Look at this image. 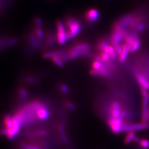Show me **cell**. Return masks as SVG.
Returning a JSON list of instances; mask_svg holds the SVG:
<instances>
[{"label":"cell","mask_w":149,"mask_h":149,"mask_svg":"<svg viewBox=\"0 0 149 149\" xmlns=\"http://www.w3.org/2000/svg\"><path fill=\"white\" fill-rule=\"evenodd\" d=\"M63 23L66 31L67 41L74 38L82 30V24L75 17H67L63 21Z\"/></svg>","instance_id":"cell-3"},{"label":"cell","mask_w":149,"mask_h":149,"mask_svg":"<svg viewBox=\"0 0 149 149\" xmlns=\"http://www.w3.org/2000/svg\"><path fill=\"white\" fill-rule=\"evenodd\" d=\"M103 61H96V60H94V61L92 63L91 65V70H98L100 69H101V67L103 65Z\"/></svg>","instance_id":"cell-21"},{"label":"cell","mask_w":149,"mask_h":149,"mask_svg":"<svg viewBox=\"0 0 149 149\" xmlns=\"http://www.w3.org/2000/svg\"><path fill=\"white\" fill-rule=\"evenodd\" d=\"M22 125L14 115L7 114L2 119L1 133L9 139H13L18 135Z\"/></svg>","instance_id":"cell-1"},{"label":"cell","mask_w":149,"mask_h":149,"mask_svg":"<svg viewBox=\"0 0 149 149\" xmlns=\"http://www.w3.org/2000/svg\"><path fill=\"white\" fill-rule=\"evenodd\" d=\"M141 47V41L139 36L134 41L130 47V53H133L137 51Z\"/></svg>","instance_id":"cell-17"},{"label":"cell","mask_w":149,"mask_h":149,"mask_svg":"<svg viewBox=\"0 0 149 149\" xmlns=\"http://www.w3.org/2000/svg\"><path fill=\"white\" fill-rule=\"evenodd\" d=\"M56 34L57 43L60 45H64L67 41L66 31L63 22L59 20L56 23Z\"/></svg>","instance_id":"cell-7"},{"label":"cell","mask_w":149,"mask_h":149,"mask_svg":"<svg viewBox=\"0 0 149 149\" xmlns=\"http://www.w3.org/2000/svg\"><path fill=\"white\" fill-rule=\"evenodd\" d=\"M31 29L34 32L35 36L37 37V38L43 44L45 33L43 29V21L39 17H36L34 18L32 24Z\"/></svg>","instance_id":"cell-5"},{"label":"cell","mask_w":149,"mask_h":149,"mask_svg":"<svg viewBox=\"0 0 149 149\" xmlns=\"http://www.w3.org/2000/svg\"><path fill=\"white\" fill-rule=\"evenodd\" d=\"M103 51L107 53L110 55V60L112 61L113 62L117 59L118 55L114 49V47H113L112 45H108L107 47L105 48V49Z\"/></svg>","instance_id":"cell-15"},{"label":"cell","mask_w":149,"mask_h":149,"mask_svg":"<svg viewBox=\"0 0 149 149\" xmlns=\"http://www.w3.org/2000/svg\"><path fill=\"white\" fill-rule=\"evenodd\" d=\"M100 17V12L96 8H91L87 10L84 18L87 23L94 24L97 22Z\"/></svg>","instance_id":"cell-9"},{"label":"cell","mask_w":149,"mask_h":149,"mask_svg":"<svg viewBox=\"0 0 149 149\" xmlns=\"http://www.w3.org/2000/svg\"><path fill=\"white\" fill-rule=\"evenodd\" d=\"M47 132L44 129H37L34 131L31 132L29 133V135L34 137H38V136H43L46 135Z\"/></svg>","instance_id":"cell-18"},{"label":"cell","mask_w":149,"mask_h":149,"mask_svg":"<svg viewBox=\"0 0 149 149\" xmlns=\"http://www.w3.org/2000/svg\"><path fill=\"white\" fill-rule=\"evenodd\" d=\"M135 16L134 13L127 14L121 17L113 26V30H126L129 27Z\"/></svg>","instance_id":"cell-6"},{"label":"cell","mask_w":149,"mask_h":149,"mask_svg":"<svg viewBox=\"0 0 149 149\" xmlns=\"http://www.w3.org/2000/svg\"><path fill=\"white\" fill-rule=\"evenodd\" d=\"M18 39L17 38L5 35H0V53L17 44Z\"/></svg>","instance_id":"cell-8"},{"label":"cell","mask_w":149,"mask_h":149,"mask_svg":"<svg viewBox=\"0 0 149 149\" xmlns=\"http://www.w3.org/2000/svg\"><path fill=\"white\" fill-rule=\"evenodd\" d=\"M135 79L139 83L140 86L143 87L149 90V79L147 76L141 73H136Z\"/></svg>","instance_id":"cell-13"},{"label":"cell","mask_w":149,"mask_h":149,"mask_svg":"<svg viewBox=\"0 0 149 149\" xmlns=\"http://www.w3.org/2000/svg\"><path fill=\"white\" fill-rule=\"evenodd\" d=\"M40 77L36 74L25 73L22 77L24 83L29 85H37L40 81Z\"/></svg>","instance_id":"cell-11"},{"label":"cell","mask_w":149,"mask_h":149,"mask_svg":"<svg viewBox=\"0 0 149 149\" xmlns=\"http://www.w3.org/2000/svg\"><path fill=\"white\" fill-rule=\"evenodd\" d=\"M56 43H58L56 31L51 29L47 30L44 34L41 50L45 52L51 50V49L54 47Z\"/></svg>","instance_id":"cell-4"},{"label":"cell","mask_w":149,"mask_h":149,"mask_svg":"<svg viewBox=\"0 0 149 149\" xmlns=\"http://www.w3.org/2000/svg\"><path fill=\"white\" fill-rule=\"evenodd\" d=\"M140 144L142 146V148H147L149 147V141H147V140H142L140 142Z\"/></svg>","instance_id":"cell-23"},{"label":"cell","mask_w":149,"mask_h":149,"mask_svg":"<svg viewBox=\"0 0 149 149\" xmlns=\"http://www.w3.org/2000/svg\"><path fill=\"white\" fill-rule=\"evenodd\" d=\"M64 105L66 107V108H67L69 110H73L75 108L74 105L69 101H65L64 102Z\"/></svg>","instance_id":"cell-22"},{"label":"cell","mask_w":149,"mask_h":149,"mask_svg":"<svg viewBox=\"0 0 149 149\" xmlns=\"http://www.w3.org/2000/svg\"><path fill=\"white\" fill-rule=\"evenodd\" d=\"M67 50L70 60L82 56L91 57L93 55L91 51V47L90 44L86 42L76 43L72 45Z\"/></svg>","instance_id":"cell-2"},{"label":"cell","mask_w":149,"mask_h":149,"mask_svg":"<svg viewBox=\"0 0 149 149\" xmlns=\"http://www.w3.org/2000/svg\"><path fill=\"white\" fill-rule=\"evenodd\" d=\"M122 53L118 56V59L119 61L122 63L126 61L129 53H130V46L124 42L123 43H122Z\"/></svg>","instance_id":"cell-12"},{"label":"cell","mask_w":149,"mask_h":149,"mask_svg":"<svg viewBox=\"0 0 149 149\" xmlns=\"http://www.w3.org/2000/svg\"><path fill=\"white\" fill-rule=\"evenodd\" d=\"M59 91L63 94H67L69 93V88L64 83H59L57 85Z\"/></svg>","instance_id":"cell-19"},{"label":"cell","mask_w":149,"mask_h":149,"mask_svg":"<svg viewBox=\"0 0 149 149\" xmlns=\"http://www.w3.org/2000/svg\"><path fill=\"white\" fill-rule=\"evenodd\" d=\"M125 31L126 30H113L110 40L112 45L122 44L121 42L124 41V35Z\"/></svg>","instance_id":"cell-10"},{"label":"cell","mask_w":149,"mask_h":149,"mask_svg":"<svg viewBox=\"0 0 149 149\" xmlns=\"http://www.w3.org/2000/svg\"><path fill=\"white\" fill-rule=\"evenodd\" d=\"M50 59L51 60L53 63H54L55 65L57 66L58 67H62L65 65V63L63 62V60L57 56H55V55L53 56L50 58Z\"/></svg>","instance_id":"cell-20"},{"label":"cell","mask_w":149,"mask_h":149,"mask_svg":"<svg viewBox=\"0 0 149 149\" xmlns=\"http://www.w3.org/2000/svg\"><path fill=\"white\" fill-rule=\"evenodd\" d=\"M109 41H110L108 40L107 39H102L100 40L97 44V49L100 52L103 51L106 47H107L108 45H110Z\"/></svg>","instance_id":"cell-16"},{"label":"cell","mask_w":149,"mask_h":149,"mask_svg":"<svg viewBox=\"0 0 149 149\" xmlns=\"http://www.w3.org/2000/svg\"><path fill=\"white\" fill-rule=\"evenodd\" d=\"M16 93L18 100L21 102L25 101L29 97V93L28 91L23 87H19L18 88Z\"/></svg>","instance_id":"cell-14"}]
</instances>
